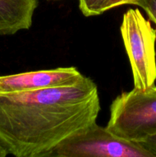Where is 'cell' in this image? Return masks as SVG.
<instances>
[{
    "mask_svg": "<svg viewBox=\"0 0 156 157\" xmlns=\"http://www.w3.org/2000/svg\"><path fill=\"white\" fill-rule=\"evenodd\" d=\"M136 143L156 157V133L148 135Z\"/></svg>",
    "mask_w": 156,
    "mask_h": 157,
    "instance_id": "cell-9",
    "label": "cell"
},
{
    "mask_svg": "<svg viewBox=\"0 0 156 157\" xmlns=\"http://www.w3.org/2000/svg\"><path fill=\"white\" fill-rule=\"evenodd\" d=\"M110 0H79L80 10L86 17L99 15L106 12Z\"/></svg>",
    "mask_w": 156,
    "mask_h": 157,
    "instance_id": "cell-7",
    "label": "cell"
},
{
    "mask_svg": "<svg viewBox=\"0 0 156 157\" xmlns=\"http://www.w3.org/2000/svg\"><path fill=\"white\" fill-rule=\"evenodd\" d=\"M107 128L119 137L136 142L156 133V86L133 88L118 95L110 105Z\"/></svg>",
    "mask_w": 156,
    "mask_h": 157,
    "instance_id": "cell-2",
    "label": "cell"
},
{
    "mask_svg": "<svg viewBox=\"0 0 156 157\" xmlns=\"http://www.w3.org/2000/svg\"><path fill=\"white\" fill-rule=\"evenodd\" d=\"M38 0H0V35H14L32 27Z\"/></svg>",
    "mask_w": 156,
    "mask_h": 157,
    "instance_id": "cell-6",
    "label": "cell"
},
{
    "mask_svg": "<svg viewBox=\"0 0 156 157\" xmlns=\"http://www.w3.org/2000/svg\"><path fill=\"white\" fill-rule=\"evenodd\" d=\"M47 157H154L136 142L94 124L63 141Z\"/></svg>",
    "mask_w": 156,
    "mask_h": 157,
    "instance_id": "cell-4",
    "label": "cell"
},
{
    "mask_svg": "<svg viewBox=\"0 0 156 157\" xmlns=\"http://www.w3.org/2000/svg\"><path fill=\"white\" fill-rule=\"evenodd\" d=\"M99 111L97 85L84 75L67 85L0 92V144L16 157H47L96 124Z\"/></svg>",
    "mask_w": 156,
    "mask_h": 157,
    "instance_id": "cell-1",
    "label": "cell"
},
{
    "mask_svg": "<svg viewBox=\"0 0 156 157\" xmlns=\"http://www.w3.org/2000/svg\"><path fill=\"white\" fill-rule=\"evenodd\" d=\"M8 154L7 151L6 150V149L2 147V146L0 144V157H5Z\"/></svg>",
    "mask_w": 156,
    "mask_h": 157,
    "instance_id": "cell-11",
    "label": "cell"
},
{
    "mask_svg": "<svg viewBox=\"0 0 156 157\" xmlns=\"http://www.w3.org/2000/svg\"><path fill=\"white\" fill-rule=\"evenodd\" d=\"M135 0H110L107 6V10L117 7V6H123V5H132Z\"/></svg>",
    "mask_w": 156,
    "mask_h": 157,
    "instance_id": "cell-10",
    "label": "cell"
},
{
    "mask_svg": "<svg viewBox=\"0 0 156 157\" xmlns=\"http://www.w3.org/2000/svg\"><path fill=\"white\" fill-rule=\"evenodd\" d=\"M120 32L129 59L134 87L145 90L155 85L156 29L138 9L124 13Z\"/></svg>",
    "mask_w": 156,
    "mask_h": 157,
    "instance_id": "cell-3",
    "label": "cell"
},
{
    "mask_svg": "<svg viewBox=\"0 0 156 157\" xmlns=\"http://www.w3.org/2000/svg\"><path fill=\"white\" fill-rule=\"evenodd\" d=\"M132 5L143 9L149 19L156 25V0H135Z\"/></svg>",
    "mask_w": 156,
    "mask_h": 157,
    "instance_id": "cell-8",
    "label": "cell"
},
{
    "mask_svg": "<svg viewBox=\"0 0 156 157\" xmlns=\"http://www.w3.org/2000/svg\"><path fill=\"white\" fill-rule=\"evenodd\" d=\"M83 76L74 67L23 72L0 76V92L26 91L67 85Z\"/></svg>",
    "mask_w": 156,
    "mask_h": 157,
    "instance_id": "cell-5",
    "label": "cell"
}]
</instances>
